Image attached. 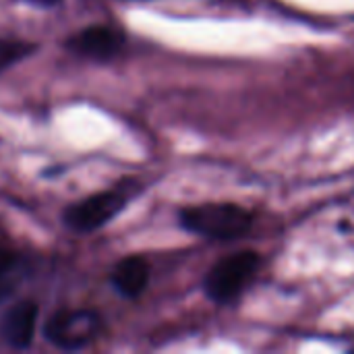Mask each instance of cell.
<instances>
[{
  "instance_id": "cell-1",
  "label": "cell",
  "mask_w": 354,
  "mask_h": 354,
  "mask_svg": "<svg viewBox=\"0 0 354 354\" xmlns=\"http://www.w3.org/2000/svg\"><path fill=\"white\" fill-rule=\"evenodd\" d=\"M178 220L189 232L216 241L239 239L253 226V214L236 203H203L187 207L180 212Z\"/></svg>"
},
{
  "instance_id": "cell-2",
  "label": "cell",
  "mask_w": 354,
  "mask_h": 354,
  "mask_svg": "<svg viewBox=\"0 0 354 354\" xmlns=\"http://www.w3.org/2000/svg\"><path fill=\"white\" fill-rule=\"evenodd\" d=\"M261 257L255 251H241L220 259L205 278V292L212 301L226 305L243 295L259 270Z\"/></svg>"
},
{
  "instance_id": "cell-3",
  "label": "cell",
  "mask_w": 354,
  "mask_h": 354,
  "mask_svg": "<svg viewBox=\"0 0 354 354\" xmlns=\"http://www.w3.org/2000/svg\"><path fill=\"white\" fill-rule=\"evenodd\" d=\"M100 319L91 311H58L48 319L44 334L62 351H79L93 340Z\"/></svg>"
},
{
  "instance_id": "cell-4",
  "label": "cell",
  "mask_w": 354,
  "mask_h": 354,
  "mask_svg": "<svg viewBox=\"0 0 354 354\" xmlns=\"http://www.w3.org/2000/svg\"><path fill=\"white\" fill-rule=\"evenodd\" d=\"M127 203V195L120 189L91 195L64 212V222L77 232H93L108 224Z\"/></svg>"
},
{
  "instance_id": "cell-5",
  "label": "cell",
  "mask_w": 354,
  "mask_h": 354,
  "mask_svg": "<svg viewBox=\"0 0 354 354\" xmlns=\"http://www.w3.org/2000/svg\"><path fill=\"white\" fill-rule=\"evenodd\" d=\"M122 41L124 39L116 29L95 25V27H87V29L75 33L66 41V48L77 54H83V56L106 60V58H112L122 48Z\"/></svg>"
},
{
  "instance_id": "cell-6",
  "label": "cell",
  "mask_w": 354,
  "mask_h": 354,
  "mask_svg": "<svg viewBox=\"0 0 354 354\" xmlns=\"http://www.w3.org/2000/svg\"><path fill=\"white\" fill-rule=\"evenodd\" d=\"M37 322V305L31 301H23L15 305L2 322V336L12 348H27L33 342Z\"/></svg>"
},
{
  "instance_id": "cell-7",
  "label": "cell",
  "mask_w": 354,
  "mask_h": 354,
  "mask_svg": "<svg viewBox=\"0 0 354 354\" xmlns=\"http://www.w3.org/2000/svg\"><path fill=\"white\" fill-rule=\"evenodd\" d=\"M149 282V266L143 257H124L112 270V284L114 288L129 299L139 297Z\"/></svg>"
},
{
  "instance_id": "cell-8",
  "label": "cell",
  "mask_w": 354,
  "mask_h": 354,
  "mask_svg": "<svg viewBox=\"0 0 354 354\" xmlns=\"http://www.w3.org/2000/svg\"><path fill=\"white\" fill-rule=\"evenodd\" d=\"M15 270H17L15 253L0 245V301L6 299L15 288Z\"/></svg>"
},
{
  "instance_id": "cell-9",
  "label": "cell",
  "mask_w": 354,
  "mask_h": 354,
  "mask_svg": "<svg viewBox=\"0 0 354 354\" xmlns=\"http://www.w3.org/2000/svg\"><path fill=\"white\" fill-rule=\"evenodd\" d=\"M31 50H33V46H29V44L12 41V39H0V71L8 68L10 64H15L21 58H25Z\"/></svg>"
},
{
  "instance_id": "cell-10",
  "label": "cell",
  "mask_w": 354,
  "mask_h": 354,
  "mask_svg": "<svg viewBox=\"0 0 354 354\" xmlns=\"http://www.w3.org/2000/svg\"><path fill=\"white\" fill-rule=\"evenodd\" d=\"M35 2H41V4H50V2H54V0H35Z\"/></svg>"
}]
</instances>
